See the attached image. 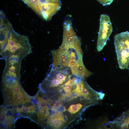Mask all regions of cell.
<instances>
[{"mask_svg": "<svg viewBox=\"0 0 129 129\" xmlns=\"http://www.w3.org/2000/svg\"><path fill=\"white\" fill-rule=\"evenodd\" d=\"M0 123L2 124H3L5 122L7 118V116L5 113L0 112Z\"/></svg>", "mask_w": 129, "mask_h": 129, "instance_id": "cell-13", "label": "cell"}, {"mask_svg": "<svg viewBox=\"0 0 129 129\" xmlns=\"http://www.w3.org/2000/svg\"><path fill=\"white\" fill-rule=\"evenodd\" d=\"M114 43L119 67L122 69L127 68L129 67V32L117 34Z\"/></svg>", "mask_w": 129, "mask_h": 129, "instance_id": "cell-3", "label": "cell"}, {"mask_svg": "<svg viewBox=\"0 0 129 129\" xmlns=\"http://www.w3.org/2000/svg\"><path fill=\"white\" fill-rule=\"evenodd\" d=\"M22 61L15 59L5 60L2 80L9 79L20 80Z\"/></svg>", "mask_w": 129, "mask_h": 129, "instance_id": "cell-6", "label": "cell"}, {"mask_svg": "<svg viewBox=\"0 0 129 129\" xmlns=\"http://www.w3.org/2000/svg\"><path fill=\"white\" fill-rule=\"evenodd\" d=\"M0 47V55L5 60L15 59L22 61L32 52L28 38L18 34L13 27Z\"/></svg>", "mask_w": 129, "mask_h": 129, "instance_id": "cell-2", "label": "cell"}, {"mask_svg": "<svg viewBox=\"0 0 129 129\" xmlns=\"http://www.w3.org/2000/svg\"><path fill=\"white\" fill-rule=\"evenodd\" d=\"M50 98L49 116L59 127L67 128L79 118L82 112L91 106L92 97L88 88L78 80L74 84L64 83L46 92Z\"/></svg>", "mask_w": 129, "mask_h": 129, "instance_id": "cell-1", "label": "cell"}, {"mask_svg": "<svg viewBox=\"0 0 129 129\" xmlns=\"http://www.w3.org/2000/svg\"><path fill=\"white\" fill-rule=\"evenodd\" d=\"M39 0H23V1L37 13L38 7Z\"/></svg>", "mask_w": 129, "mask_h": 129, "instance_id": "cell-12", "label": "cell"}, {"mask_svg": "<svg viewBox=\"0 0 129 129\" xmlns=\"http://www.w3.org/2000/svg\"><path fill=\"white\" fill-rule=\"evenodd\" d=\"M64 32L61 45L83 54L80 40L73 30L71 23L66 21L64 24Z\"/></svg>", "mask_w": 129, "mask_h": 129, "instance_id": "cell-4", "label": "cell"}, {"mask_svg": "<svg viewBox=\"0 0 129 129\" xmlns=\"http://www.w3.org/2000/svg\"><path fill=\"white\" fill-rule=\"evenodd\" d=\"M61 3L52 2L39 0L37 14L46 20L51 19L60 8Z\"/></svg>", "mask_w": 129, "mask_h": 129, "instance_id": "cell-8", "label": "cell"}, {"mask_svg": "<svg viewBox=\"0 0 129 129\" xmlns=\"http://www.w3.org/2000/svg\"><path fill=\"white\" fill-rule=\"evenodd\" d=\"M53 60L52 67H68L70 56V49L61 45L58 49L51 51Z\"/></svg>", "mask_w": 129, "mask_h": 129, "instance_id": "cell-7", "label": "cell"}, {"mask_svg": "<svg viewBox=\"0 0 129 129\" xmlns=\"http://www.w3.org/2000/svg\"><path fill=\"white\" fill-rule=\"evenodd\" d=\"M113 31V27L110 18L106 14L101 15L100 27L97 43V49L100 52L106 45Z\"/></svg>", "mask_w": 129, "mask_h": 129, "instance_id": "cell-5", "label": "cell"}, {"mask_svg": "<svg viewBox=\"0 0 129 129\" xmlns=\"http://www.w3.org/2000/svg\"><path fill=\"white\" fill-rule=\"evenodd\" d=\"M82 57V54L78 53L77 64L79 77L85 79L91 76L93 73L86 68L83 64Z\"/></svg>", "mask_w": 129, "mask_h": 129, "instance_id": "cell-9", "label": "cell"}, {"mask_svg": "<svg viewBox=\"0 0 129 129\" xmlns=\"http://www.w3.org/2000/svg\"></svg>", "mask_w": 129, "mask_h": 129, "instance_id": "cell-15", "label": "cell"}, {"mask_svg": "<svg viewBox=\"0 0 129 129\" xmlns=\"http://www.w3.org/2000/svg\"><path fill=\"white\" fill-rule=\"evenodd\" d=\"M70 49V60L68 67L70 69L73 75L80 77L77 64L78 53V52H76L74 49Z\"/></svg>", "mask_w": 129, "mask_h": 129, "instance_id": "cell-10", "label": "cell"}, {"mask_svg": "<svg viewBox=\"0 0 129 129\" xmlns=\"http://www.w3.org/2000/svg\"><path fill=\"white\" fill-rule=\"evenodd\" d=\"M16 109L17 111L19 113H30L35 112L36 106L33 104L28 106L23 105L21 108H17Z\"/></svg>", "mask_w": 129, "mask_h": 129, "instance_id": "cell-11", "label": "cell"}, {"mask_svg": "<svg viewBox=\"0 0 129 129\" xmlns=\"http://www.w3.org/2000/svg\"><path fill=\"white\" fill-rule=\"evenodd\" d=\"M103 6L110 5L113 0H97Z\"/></svg>", "mask_w": 129, "mask_h": 129, "instance_id": "cell-14", "label": "cell"}]
</instances>
